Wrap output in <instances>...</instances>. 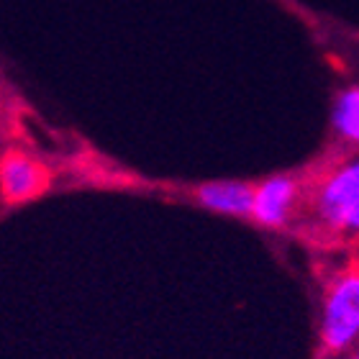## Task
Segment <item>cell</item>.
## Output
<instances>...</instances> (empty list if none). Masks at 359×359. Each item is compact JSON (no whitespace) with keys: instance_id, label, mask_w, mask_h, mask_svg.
Wrapping results in <instances>:
<instances>
[{"instance_id":"obj_1","label":"cell","mask_w":359,"mask_h":359,"mask_svg":"<svg viewBox=\"0 0 359 359\" xmlns=\"http://www.w3.org/2000/svg\"><path fill=\"white\" fill-rule=\"evenodd\" d=\"M359 339V272L334 283L323 303L321 344L323 352L339 354Z\"/></svg>"},{"instance_id":"obj_2","label":"cell","mask_w":359,"mask_h":359,"mask_svg":"<svg viewBox=\"0 0 359 359\" xmlns=\"http://www.w3.org/2000/svg\"><path fill=\"white\" fill-rule=\"evenodd\" d=\"M52 175L39 159L23 151H6L0 157V198L8 205L36 201L46 193Z\"/></svg>"},{"instance_id":"obj_3","label":"cell","mask_w":359,"mask_h":359,"mask_svg":"<svg viewBox=\"0 0 359 359\" xmlns=\"http://www.w3.org/2000/svg\"><path fill=\"white\" fill-rule=\"evenodd\" d=\"M298 198V182L287 175L264 180L262 185L255 187V201H252V216L262 226L280 229L287 224L290 210Z\"/></svg>"},{"instance_id":"obj_4","label":"cell","mask_w":359,"mask_h":359,"mask_svg":"<svg viewBox=\"0 0 359 359\" xmlns=\"http://www.w3.org/2000/svg\"><path fill=\"white\" fill-rule=\"evenodd\" d=\"M359 205V159L341 167L334 177L323 185L318 195V210L323 221L331 226H344V218Z\"/></svg>"},{"instance_id":"obj_5","label":"cell","mask_w":359,"mask_h":359,"mask_svg":"<svg viewBox=\"0 0 359 359\" xmlns=\"http://www.w3.org/2000/svg\"><path fill=\"white\" fill-rule=\"evenodd\" d=\"M195 198L201 205L229 213V216H252V201H255V187L247 182H205L195 190Z\"/></svg>"},{"instance_id":"obj_6","label":"cell","mask_w":359,"mask_h":359,"mask_svg":"<svg viewBox=\"0 0 359 359\" xmlns=\"http://www.w3.org/2000/svg\"><path fill=\"white\" fill-rule=\"evenodd\" d=\"M334 128L349 142H359V88H349L334 105Z\"/></svg>"},{"instance_id":"obj_7","label":"cell","mask_w":359,"mask_h":359,"mask_svg":"<svg viewBox=\"0 0 359 359\" xmlns=\"http://www.w3.org/2000/svg\"><path fill=\"white\" fill-rule=\"evenodd\" d=\"M341 229H349V231H359V205L344 218V226Z\"/></svg>"},{"instance_id":"obj_8","label":"cell","mask_w":359,"mask_h":359,"mask_svg":"<svg viewBox=\"0 0 359 359\" xmlns=\"http://www.w3.org/2000/svg\"><path fill=\"white\" fill-rule=\"evenodd\" d=\"M352 359H359V352H357V354H354V357H352Z\"/></svg>"}]
</instances>
